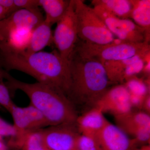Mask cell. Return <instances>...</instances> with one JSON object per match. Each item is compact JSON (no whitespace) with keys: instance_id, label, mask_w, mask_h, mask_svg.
Wrapping results in <instances>:
<instances>
[{"instance_id":"6da1fadb","label":"cell","mask_w":150,"mask_h":150,"mask_svg":"<svg viewBox=\"0 0 150 150\" xmlns=\"http://www.w3.org/2000/svg\"><path fill=\"white\" fill-rule=\"evenodd\" d=\"M0 65L6 71L17 70L25 73L37 82L51 86L69 98L71 83L69 62L57 50L29 54L0 45Z\"/></svg>"},{"instance_id":"7a4b0ae2","label":"cell","mask_w":150,"mask_h":150,"mask_svg":"<svg viewBox=\"0 0 150 150\" xmlns=\"http://www.w3.org/2000/svg\"><path fill=\"white\" fill-rule=\"evenodd\" d=\"M3 77L11 92L21 91L30 104L41 112L50 126L75 123L78 116L75 105L65 95L51 86L40 83H27L16 79L3 70Z\"/></svg>"},{"instance_id":"3957f363","label":"cell","mask_w":150,"mask_h":150,"mask_svg":"<svg viewBox=\"0 0 150 150\" xmlns=\"http://www.w3.org/2000/svg\"><path fill=\"white\" fill-rule=\"evenodd\" d=\"M69 66L71 79L69 99L74 105L76 103L89 109L94 107L111 84L104 65L98 60L81 57L74 52Z\"/></svg>"},{"instance_id":"277c9868","label":"cell","mask_w":150,"mask_h":150,"mask_svg":"<svg viewBox=\"0 0 150 150\" xmlns=\"http://www.w3.org/2000/svg\"><path fill=\"white\" fill-rule=\"evenodd\" d=\"M149 42L132 43L115 39L111 43L99 45L78 40L74 52L84 58L102 63L118 61L150 52Z\"/></svg>"},{"instance_id":"5b68a950","label":"cell","mask_w":150,"mask_h":150,"mask_svg":"<svg viewBox=\"0 0 150 150\" xmlns=\"http://www.w3.org/2000/svg\"><path fill=\"white\" fill-rule=\"evenodd\" d=\"M79 40L93 44H107L115 38L103 21L83 0H74Z\"/></svg>"},{"instance_id":"8992f818","label":"cell","mask_w":150,"mask_h":150,"mask_svg":"<svg viewBox=\"0 0 150 150\" xmlns=\"http://www.w3.org/2000/svg\"><path fill=\"white\" fill-rule=\"evenodd\" d=\"M56 23L53 43L60 56L69 62L79 40L74 0H70L67 12Z\"/></svg>"},{"instance_id":"52a82bcc","label":"cell","mask_w":150,"mask_h":150,"mask_svg":"<svg viewBox=\"0 0 150 150\" xmlns=\"http://www.w3.org/2000/svg\"><path fill=\"white\" fill-rule=\"evenodd\" d=\"M94 11L101 18L108 28L118 39L132 43L149 41L145 30L129 19L119 18L102 7L94 5Z\"/></svg>"},{"instance_id":"ba28073f","label":"cell","mask_w":150,"mask_h":150,"mask_svg":"<svg viewBox=\"0 0 150 150\" xmlns=\"http://www.w3.org/2000/svg\"><path fill=\"white\" fill-rule=\"evenodd\" d=\"M49 150H75L80 133L76 122L48 126L41 130Z\"/></svg>"},{"instance_id":"9c48e42d","label":"cell","mask_w":150,"mask_h":150,"mask_svg":"<svg viewBox=\"0 0 150 150\" xmlns=\"http://www.w3.org/2000/svg\"><path fill=\"white\" fill-rule=\"evenodd\" d=\"M8 112L13 120V125L16 131L14 137L50 126L41 112L30 104L25 107H19L14 104Z\"/></svg>"},{"instance_id":"30bf717a","label":"cell","mask_w":150,"mask_h":150,"mask_svg":"<svg viewBox=\"0 0 150 150\" xmlns=\"http://www.w3.org/2000/svg\"><path fill=\"white\" fill-rule=\"evenodd\" d=\"M130 93L123 84L108 89L95 107L103 113L107 112L114 117L126 114L133 110L129 101Z\"/></svg>"},{"instance_id":"8fae6325","label":"cell","mask_w":150,"mask_h":150,"mask_svg":"<svg viewBox=\"0 0 150 150\" xmlns=\"http://www.w3.org/2000/svg\"><path fill=\"white\" fill-rule=\"evenodd\" d=\"M44 20L39 9L18 10L0 21V35L4 40L12 30L22 28L33 30Z\"/></svg>"},{"instance_id":"7c38bea8","label":"cell","mask_w":150,"mask_h":150,"mask_svg":"<svg viewBox=\"0 0 150 150\" xmlns=\"http://www.w3.org/2000/svg\"><path fill=\"white\" fill-rule=\"evenodd\" d=\"M100 150H132L137 144L119 127L108 123L96 135Z\"/></svg>"},{"instance_id":"4fadbf2b","label":"cell","mask_w":150,"mask_h":150,"mask_svg":"<svg viewBox=\"0 0 150 150\" xmlns=\"http://www.w3.org/2000/svg\"><path fill=\"white\" fill-rule=\"evenodd\" d=\"M108 122L102 111L94 107L78 116L76 123L81 134L96 136Z\"/></svg>"},{"instance_id":"5bb4252c","label":"cell","mask_w":150,"mask_h":150,"mask_svg":"<svg viewBox=\"0 0 150 150\" xmlns=\"http://www.w3.org/2000/svg\"><path fill=\"white\" fill-rule=\"evenodd\" d=\"M51 24L43 21L33 30L28 46L25 52L31 54L40 52L53 43Z\"/></svg>"},{"instance_id":"9a60e30c","label":"cell","mask_w":150,"mask_h":150,"mask_svg":"<svg viewBox=\"0 0 150 150\" xmlns=\"http://www.w3.org/2000/svg\"><path fill=\"white\" fill-rule=\"evenodd\" d=\"M41 130L11 138L10 145L21 150H49L44 142Z\"/></svg>"},{"instance_id":"2e32d148","label":"cell","mask_w":150,"mask_h":150,"mask_svg":"<svg viewBox=\"0 0 150 150\" xmlns=\"http://www.w3.org/2000/svg\"><path fill=\"white\" fill-rule=\"evenodd\" d=\"M149 54V52L136 55L127 59L103 63L110 83L123 84V74L126 68L140 59H144Z\"/></svg>"},{"instance_id":"e0dca14e","label":"cell","mask_w":150,"mask_h":150,"mask_svg":"<svg viewBox=\"0 0 150 150\" xmlns=\"http://www.w3.org/2000/svg\"><path fill=\"white\" fill-rule=\"evenodd\" d=\"M70 3V0H38V6L45 12L44 21L52 25L63 17Z\"/></svg>"},{"instance_id":"ac0fdd59","label":"cell","mask_w":150,"mask_h":150,"mask_svg":"<svg viewBox=\"0 0 150 150\" xmlns=\"http://www.w3.org/2000/svg\"><path fill=\"white\" fill-rule=\"evenodd\" d=\"M132 5L131 18L135 23L145 30L150 40V1L131 0Z\"/></svg>"},{"instance_id":"d6986e66","label":"cell","mask_w":150,"mask_h":150,"mask_svg":"<svg viewBox=\"0 0 150 150\" xmlns=\"http://www.w3.org/2000/svg\"><path fill=\"white\" fill-rule=\"evenodd\" d=\"M33 30L28 28H20L11 31L0 45L17 51H25L29 43Z\"/></svg>"},{"instance_id":"ffe728a7","label":"cell","mask_w":150,"mask_h":150,"mask_svg":"<svg viewBox=\"0 0 150 150\" xmlns=\"http://www.w3.org/2000/svg\"><path fill=\"white\" fill-rule=\"evenodd\" d=\"M93 6L102 7L115 16L122 19L131 18L132 5L131 0H93Z\"/></svg>"},{"instance_id":"44dd1931","label":"cell","mask_w":150,"mask_h":150,"mask_svg":"<svg viewBox=\"0 0 150 150\" xmlns=\"http://www.w3.org/2000/svg\"><path fill=\"white\" fill-rule=\"evenodd\" d=\"M116 126H137L150 129V115L143 111L131 110L123 115L114 117Z\"/></svg>"},{"instance_id":"7402d4cb","label":"cell","mask_w":150,"mask_h":150,"mask_svg":"<svg viewBox=\"0 0 150 150\" xmlns=\"http://www.w3.org/2000/svg\"><path fill=\"white\" fill-rule=\"evenodd\" d=\"M149 80L144 81L136 76L129 78L124 82V85L130 93L140 96H145L150 93V86Z\"/></svg>"},{"instance_id":"603a6c76","label":"cell","mask_w":150,"mask_h":150,"mask_svg":"<svg viewBox=\"0 0 150 150\" xmlns=\"http://www.w3.org/2000/svg\"><path fill=\"white\" fill-rule=\"evenodd\" d=\"M119 128L128 136L134 137L138 144H149L150 129L137 126H123Z\"/></svg>"},{"instance_id":"cb8c5ba5","label":"cell","mask_w":150,"mask_h":150,"mask_svg":"<svg viewBox=\"0 0 150 150\" xmlns=\"http://www.w3.org/2000/svg\"><path fill=\"white\" fill-rule=\"evenodd\" d=\"M76 150H100L96 136L80 134L76 144Z\"/></svg>"},{"instance_id":"d4e9b609","label":"cell","mask_w":150,"mask_h":150,"mask_svg":"<svg viewBox=\"0 0 150 150\" xmlns=\"http://www.w3.org/2000/svg\"><path fill=\"white\" fill-rule=\"evenodd\" d=\"M2 71L0 68V105L9 112L14 103L12 100L8 89L3 81Z\"/></svg>"},{"instance_id":"484cf974","label":"cell","mask_w":150,"mask_h":150,"mask_svg":"<svg viewBox=\"0 0 150 150\" xmlns=\"http://www.w3.org/2000/svg\"><path fill=\"white\" fill-rule=\"evenodd\" d=\"M146 57L144 59H140L137 62L129 65L126 68L123 73V83L129 78L136 76L137 74L142 71L144 66Z\"/></svg>"},{"instance_id":"4316f807","label":"cell","mask_w":150,"mask_h":150,"mask_svg":"<svg viewBox=\"0 0 150 150\" xmlns=\"http://www.w3.org/2000/svg\"><path fill=\"white\" fill-rule=\"evenodd\" d=\"M17 10L27 9L30 10L38 9V0H14Z\"/></svg>"},{"instance_id":"83f0119b","label":"cell","mask_w":150,"mask_h":150,"mask_svg":"<svg viewBox=\"0 0 150 150\" xmlns=\"http://www.w3.org/2000/svg\"><path fill=\"white\" fill-rule=\"evenodd\" d=\"M15 130L13 125L10 124L0 117V138L3 137H14Z\"/></svg>"},{"instance_id":"f1b7e54d","label":"cell","mask_w":150,"mask_h":150,"mask_svg":"<svg viewBox=\"0 0 150 150\" xmlns=\"http://www.w3.org/2000/svg\"><path fill=\"white\" fill-rule=\"evenodd\" d=\"M145 97L146 96H140L137 95L130 93L129 101L132 108H136L138 109H142V104Z\"/></svg>"},{"instance_id":"f546056e","label":"cell","mask_w":150,"mask_h":150,"mask_svg":"<svg viewBox=\"0 0 150 150\" xmlns=\"http://www.w3.org/2000/svg\"><path fill=\"white\" fill-rule=\"evenodd\" d=\"M0 6L5 10L9 15L17 11L14 0H0Z\"/></svg>"},{"instance_id":"4dcf8cb0","label":"cell","mask_w":150,"mask_h":150,"mask_svg":"<svg viewBox=\"0 0 150 150\" xmlns=\"http://www.w3.org/2000/svg\"><path fill=\"white\" fill-rule=\"evenodd\" d=\"M143 111L149 114L150 113V94H148L145 97L142 106Z\"/></svg>"},{"instance_id":"1f68e13d","label":"cell","mask_w":150,"mask_h":150,"mask_svg":"<svg viewBox=\"0 0 150 150\" xmlns=\"http://www.w3.org/2000/svg\"><path fill=\"white\" fill-rule=\"evenodd\" d=\"M8 16L7 13L1 6H0V21Z\"/></svg>"},{"instance_id":"d6a6232c","label":"cell","mask_w":150,"mask_h":150,"mask_svg":"<svg viewBox=\"0 0 150 150\" xmlns=\"http://www.w3.org/2000/svg\"><path fill=\"white\" fill-rule=\"evenodd\" d=\"M132 150H150V146L149 145H145L142 146L141 149H134Z\"/></svg>"},{"instance_id":"836d02e7","label":"cell","mask_w":150,"mask_h":150,"mask_svg":"<svg viewBox=\"0 0 150 150\" xmlns=\"http://www.w3.org/2000/svg\"><path fill=\"white\" fill-rule=\"evenodd\" d=\"M0 150H6V147L1 138H0Z\"/></svg>"},{"instance_id":"e575fe53","label":"cell","mask_w":150,"mask_h":150,"mask_svg":"<svg viewBox=\"0 0 150 150\" xmlns=\"http://www.w3.org/2000/svg\"><path fill=\"white\" fill-rule=\"evenodd\" d=\"M3 40H4V39H3V38L2 37L1 35H0V42H1V41H2Z\"/></svg>"},{"instance_id":"d590c367","label":"cell","mask_w":150,"mask_h":150,"mask_svg":"<svg viewBox=\"0 0 150 150\" xmlns=\"http://www.w3.org/2000/svg\"></svg>"}]
</instances>
